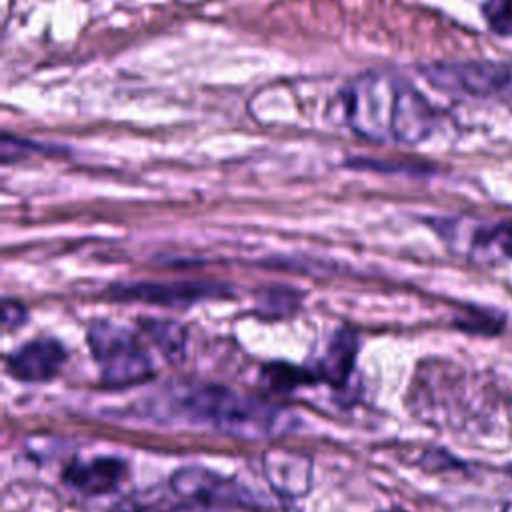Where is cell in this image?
Segmentation results:
<instances>
[{"instance_id":"obj_1","label":"cell","mask_w":512,"mask_h":512,"mask_svg":"<svg viewBox=\"0 0 512 512\" xmlns=\"http://www.w3.org/2000/svg\"><path fill=\"white\" fill-rule=\"evenodd\" d=\"M340 100L348 126L372 142L418 144L436 124L424 94L388 70H368L352 78Z\"/></svg>"},{"instance_id":"obj_2","label":"cell","mask_w":512,"mask_h":512,"mask_svg":"<svg viewBox=\"0 0 512 512\" xmlns=\"http://www.w3.org/2000/svg\"><path fill=\"white\" fill-rule=\"evenodd\" d=\"M182 406L192 418L240 436H268L280 422L274 408L212 384L188 390Z\"/></svg>"},{"instance_id":"obj_3","label":"cell","mask_w":512,"mask_h":512,"mask_svg":"<svg viewBox=\"0 0 512 512\" xmlns=\"http://www.w3.org/2000/svg\"><path fill=\"white\" fill-rule=\"evenodd\" d=\"M88 346L108 386H132L152 376V362L134 332L98 320L88 328Z\"/></svg>"},{"instance_id":"obj_4","label":"cell","mask_w":512,"mask_h":512,"mask_svg":"<svg viewBox=\"0 0 512 512\" xmlns=\"http://www.w3.org/2000/svg\"><path fill=\"white\" fill-rule=\"evenodd\" d=\"M422 74L442 90H460L478 96L504 92L512 86V70L496 62L432 64Z\"/></svg>"},{"instance_id":"obj_5","label":"cell","mask_w":512,"mask_h":512,"mask_svg":"<svg viewBox=\"0 0 512 512\" xmlns=\"http://www.w3.org/2000/svg\"><path fill=\"white\" fill-rule=\"evenodd\" d=\"M112 298L116 300H138L162 306H184L194 304L204 298H216L226 294V286L218 282L202 280H180V282H134L118 284L110 288Z\"/></svg>"},{"instance_id":"obj_6","label":"cell","mask_w":512,"mask_h":512,"mask_svg":"<svg viewBox=\"0 0 512 512\" xmlns=\"http://www.w3.org/2000/svg\"><path fill=\"white\" fill-rule=\"evenodd\" d=\"M66 362L64 346L54 338H36L16 348L8 360V372L22 382L52 380Z\"/></svg>"},{"instance_id":"obj_7","label":"cell","mask_w":512,"mask_h":512,"mask_svg":"<svg viewBox=\"0 0 512 512\" xmlns=\"http://www.w3.org/2000/svg\"><path fill=\"white\" fill-rule=\"evenodd\" d=\"M264 474L272 488L282 496H302L312 482V460L304 452L272 448L264 454Z\"/></svg>"},{"instance_id":"obj_8","label":"cell","mask_w":512,"mask_h":512,"mask_svg":"<svg viewBox=\"0 0 512 512\" xmlns=\"http://www.w3.org/2000/svg\"><path fill=\"white\" fill-rule=\"evenodd\" d=\"M170 486L174 492L194 498V500H202V502H236L240 504L244 500V492L242 488L234 486L230 480L200 468V466H188L178 470L172 480Z\"/></svg>"},{"instance_id":"obj_9","label":"cell","mask_w":512,"mask_h":512,"mask_svg":"<svg viewBox=\"0 0 512 512\" xmlns=\"http://www.w3.org/2000/svg\"><path fill=\"white\" fill-rule=\"evenodd\" d=\"M122 474H124V462L118 458L104 456V458L70 462L62 478L70 488L88 496H98L116 488Z\"/></svg>"},{"instance_id":"obj_10","label":"cell","mask_w":512,"mask_h":512,"mask_svg":"<svg viewBox=\"0 0 512 512\" xmlns=\"http://www.w3.org/2000/svg\"><path fill=\"white\" fill-rule=\"evenodd\" d=\"M356 348H358L356 334L348 328H340L332 336V340L318 364V368H320L318 376L330 384H344L352 372Z\"/></svg>"},{"instance_id":"obj_11","label":"cell","mask_w":512,"mask_h":512,"mask_svg":"<svg viewBox=\"0 0 512 512\" xmlns=\"http://www.w3.org/2000/svg\"><path fill=\"white\" fill-rule=\"evenodd\" d=\"M142 330L148 334V338L160 348V352L176 362L182 356L184 350V330L176 322L166 320H148L142 324Z\"/></svg>"},{"instance_id":"obj_12","label":"cell","mask_w":512,"mask_h":512,"mask_svg":"<svg viewBox=\"0 0 512 512\" xmlns=\"http://www.w3.org/2000/svg\"><path fill=\"white\" fill-rule=\"evenodd\" d=\"M262 376H266V380L272 388H280V390H288V388L300 386L302 382L312 380V374L308 370H302V368H296L290 364H282V362L264 366Z\"/></svg>"},{"instance_id":"obj_13","label":"cell","mask_w":512,"mask_h":512,"mask_svg":"<svg viewBox=\"0 0 512 512\" xmlns=\"http://www.w3.org/2000/svg\"><path fill=\"white\" fill-rule=\"evenodd\" d=\"M482 14L492 32L512 36V0H484Z\"/></svg>"},{"instance_id":"obj_14","label":"cell","mask_w":512,"mask_h":512,"mask_svg":"<svg viewBox=\"0 0 512 512\" xmlns=\"http://www.w3.org/2000/svg\"><path fill=\"white\" fill-rule=\"evenodd\" d=\"M462 330L468 332H480V334H498L502 330L504 324V316L502 314H494L490 310H476L472 308L470 312H466V316H462L456 322Z\"/></svg>"},{"instance_id":"obj_15","label":"cell","mask_w":512,"mask_h":512,"mask_svg":"<svg viewBox=\"0 0 512 512\" xmlns=\"http://www.w3.org/2000/svg\"><path fill=\"white\" fill-rule=\"evenodd\" d=\"M476 244H486V242H492V244H498V248L512 258V220L510 222H504L500 226H494L490 230H480L474 238Z\"/></svg>"},{"instance_id":"obj_16","label":"cell","mask_w":512,"mask_h":512,"mask_svg":"<svg viewBox=\"0 0 512 512\" xmlns=\"http://www.w3.org/2000/svg\"><path fill=\"white\" fill-rule=\"evenodd\" d=\"M24 320H26V308L16 300L6 298L4 304H2V324H4V328L6 330L18 328L20 324H24Z\"/></svg>"},{"instance_id":"obj_17","label":"cell","mask_w":512,"mask_h":512,"mask_svg":"<svg viewBox=\"0 0 512 512\" xmlns=\"http://www.w3.org/2000/svg\"><path fill=\"white\" fill-rule=\"evenodd\" d=\"M390 512H404V510H390Z\"/></svg>"}]
</instances>
